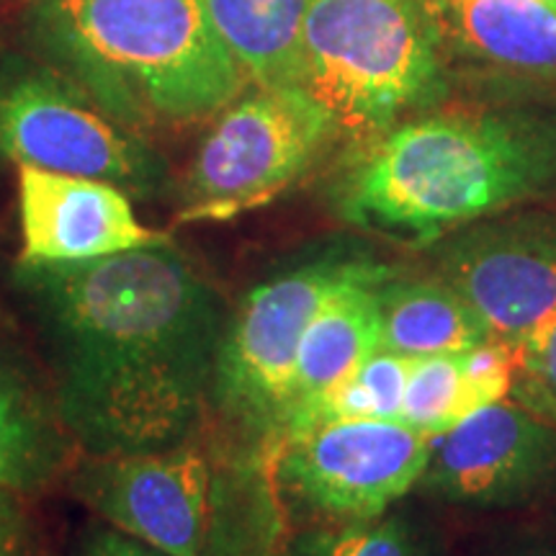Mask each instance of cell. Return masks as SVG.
I'll return each mask as SVG.
<instances>
[{
  "label": "cell",
  "instance_id": "6",
  "mask_svg": "<svg viewBox=\"0 0 556 556\" xmlns=\"http://www.w3.org/2000/svg\"><path fill=\"white\" fill-rule=\"evenodd\" d=\"M343 135L304 86L253 88L222 109L186 180L180 219H229L299 184Z\"/></svg>",
  "mask_w": 556,
  "mask_h": 556
},
{
  "label": "cell",
  "instance_id": "7",
  "mask_svg": "<svg viewBox=\"0 0 556 556\" xmlns=\"http://www.w3.org/2000/svg\"><path fill=\"white\" fill-rule=\"evenodd\" d=\"M422 250L430 274L518 353L556 317V199L471 222Z\"/></svg>",
  "mask_w": 556,
  "mask_h": 556
},
{
  "label": "cell",
  "instance_id": "15",
  "mask_svg": "<svg viewBox=\"0 0 556 556\" xmlns=\"http://www.w3.org/2000/svg\"><path fill=\"white\" fill-rule=\"evenodd\" d=\"M379 348L402 358L462 353L492 336L477 309L443 278L394 274L377 287Z\"/></svg>",
  "mask_w": 556,
  "mask_h": 556
},
{
  "label": "cell",
  "instance_id": "12",
  "mask_svg": "<svg viewBox=\"0 0 556 556\" xmlns=\"http://www.w3.org/2000/svg\"><path fill=\"white\" fill-rule=\"evenodd\" d=\"M21 263L62 266L157 245L168 235L144 227L119 186L18 165Z\"/></svg>",
  "mask_w": 556,
  "mask_h": 556
},
{
  "label": "cell",
  "instance_id": "3",
  "mask_svg": "<svg viewBox=\"0 0 556 556\" xmlns=\"http://www.w3.org/2000/svg\"><path fill=\"white\" fill-rule=\"evenodd\" d=\"M34 34L131 131L217 116L250 86L201 0H45Z\"/></svg>",
  "mask_w": 556,
  "mask_h": 556
},
{
  "label": "cell",
  "instance_id": "8",
  "mask_svg": "<svg viewBox=\"0 0 556 556\" xmlns=\"http://www.w3.org/2000/svg\"><path fill=\"white\" fill-rule=\"evenodd\" d=\"M78 492L114 531L163 556H235L225 484L201 446L96 458Z\"/></svg>",
  "mask_w": 556,
  "mask_h": 556
},
{
  "label": "cell",
  "instance_id": "25",
  "mask_svg": "<svg viewBox=\"0 0 556 556\" xmlns=\"http://www.w3.org/2000/svg\"><path fill=\"white\" fill-rule=\"evenodd\" d=\"M497 556H556V548H544V546L513 548V552H505V554H497Z\"/></svg>",
  "mask_w": 556,
  "mask_h": 556
},
{
  "label": "cell",
  "instance_id": "5",
  "mask_svg": "<svg viewBox=\"0 0 556 556\" xmlns=\"http://www.w3.org/2000/svg\"><path fill=\"white\" fill-rule=\"evenodd\" d=\"M394 270L366 250L330 248L250 289L219 340L212 379L219 413L250 433L276 438L299 345L319 307L351 283Z\"/></svg>",
  "mask_w": 556,
  "mask_h": 556
},
{
  "label": "cell",
  "instance_id": "11",
  "mask_svg": "<svg viewBox=\"0 0 556 556\" xmlns=\"http://www.w3.org/2000/svg\"><path fill=\"white\" fill-rule=\"evenodd\" d=\"M415 490L467 510H510L556 490V422L492 402L430 438Z\"/></svg>",
  "mask_w": 556,
  "mask_h": 556
},
{
  "label": "cell",
  "instance_id": "4",
  "mask_svg": "<svg viewBox=\"0 0 556 556\" xmlns=\"http://www.w3.org/2000/svg\"><path fill=\"white\" fill-rule=\"evenodd\" d=\"M302 86L361 139L438 106L446 45L426 0H309Z\"/></svg>",
  "mask_w": 556,
  "mask_h": 556
},
{
  "label": "cell",
  "instance_id": "13",
  "mask_svg": "<svg viewBox=\"0 0 556 556\" xmlns=\"http://www.w3.org/2000/svg\"><path fill=\"white\" fill-rule=\"evenodd\" d=\"M443 45L475 62L556 80V13L541 0H426Z\"/></svg>",
  "mask_w": 556,
  "mask_h": 556
},
{
  "label": "cell",
  "instance_id": "20",
  "mask_svg": "<svg viewBox=\"0 0 556 556\" xmlns=\"http://www.w3.org/2000/svg\"><path fill=\"white\" fill-rule=\"evenodd\" d=\"M469 413L471 405L456 353L413 361L397 417L402 426L433 438L446 433Z\"/></svg>",
  "mask_w": 556,
  "mask_h": 556
},
{
  "label": "cell",
  "instance_id": "1",
  "mask_svg": "<svg viewBox=\"0 0 556 556\" xmlns=\"http://www.w3.org/2000/svg\"><path fill=\"white\" fill-rule=\"evenodd\" d=\"M60 417L96 458L186 443L212 397L225 317L170 240L88 263L24 266Z\"/></svg>",
  "mask_w": 556,
  "mask_h": 556
},
{
  "label": "cell",
  "instance_id": "14",
  "mask_svg": "<svg viewBox=\"0 0 556 556\" xmlns=\"http://www.w3.org/2000/svg\"><path fill=\"white\" fill-rule=\"evenodd\" d=\"M389 276L351 283L319 307L299 345L281 428L296 409L315 402L379 351L377 287Z\"/></svg>",
  "mask_w": 556,
  "mask_h": 556
},
{
  "label": "cell",
  "instance_id": "18",
  "mask_svg": "<svg viewBox=\"0 0 556 556\" xmlns=\"http://www.w3.org/2000/svg\"><path fill=\"white\" fill-rule=\"evenodd\" d=\"M50 426L16 379L0 366V490L24 492L50 475Z\"/></svg>",
  "mask_w": 556,
  "mask_h": 556
},
{
  "label": "cell",
  "instance_id": "16",
  "mask_svg": "<svg viewBox=\"0 0 556 556\" xmlns=\"http://www.w3.org/2000/svg\"><path fill=\"white\" fill-rule=\"evenodd\" d=\"M253 88L302 86L309 0H201Z\"/></svg>",
  "mask_w": 556,
  "mask_h": 556
},
{
  "label": "cell",
  "instance_id": "23",
  "mask_svg": "<svg viewBox=\"0 0 556 556\" xmlns=\"http://www.w3.org/2000/svg\"><path fill=\"white\" fill-rule=\"evenodd\" d=\"M86 556H163L152 552L150 546L139 544L135 539H127L119 531H99L93 533L86 546Z\"/></svg>",
  "mask_w": 556,
  "mask_h": 556
},
{
  "label": "cell",
  "instance_id": "10",
  "mask_svg": "<svg viewBox=\"0 0 556 556\" xmlns=\"http://www.w3.org/2000/svg\"><path fill=\"white\" fill-rule=\"evenodd\" d=\"M430 438L400 420H340L281 443L278 477L328 523L371 520L420 482Z\"/></svg>",
  "mask_w": 556,
  "mask_h": 556
},
{
  "label": "cell",
  "instance_id": "22",
  "mask_svg": "<svg viewBox=\"0 0 556 556\" xmlns=\"http://www.w3.org/2000/svg\"><path fill=\"white\" fill-rule=\"evenodd\" d=\"M520 368L539 389L546 405L556 413V317L546 325L544 332L520 353Z\"/></svg>",
  "mask_w": 556,
  "mask_h": 556
},
{
  "label": "cell",
  "instance_id": "21",
  "mask_svg": "<svg viewBox=\"0 0 556 556\" xmlns=\"http://www.w3.org/2000/svg\"><path fill=\"white\" fill-rule=\"evenodd\" d=\"M456 356L471 413L510 394L513 384H516V371L520 368V353L516 345L490 336L482 343L456 353Z\"/></svg>",
  "mask_w": 556,
  "mask_h": 556
},
{
  "label": "cell",
  "instance_id": "9",
  "mask_svg": "<svg viewBox=\"0 0 556 556\" xmlns=\"http://www.w3.org/2000/svg\"><path fill=\"white\" fill-rule=\"evenodd\" d=\"M0 155L16 165L99 178L150 193L160 160L135 131L50 73L0 75Z\"/></svg>",
  "mask_w": 556,
  "mask_h": 556
},
{
  "label": "cell",
  "instance_id": "2",
  "mask_svg": "<svg viewBox=\"0 0 556 556\" xmlns=\"http://www.w3.org/2000/svg\"><path fill=\"white\" fill-rule=\"evenodd\" d=\"M364 142L340 184V212L405 245L556 199V103L433 106Z\"/></svg>",
  "mask_w": 556,
  "mask_h": 556
},
{
  "label": "cell",
  "instance_id": "26",
  "mask_svg": "<svg viewBox=\"0 0 556 556\" xmlns=\"http://www.w3.org/2000/svg\"><path fill=\"white\" fill-rule=\"evenodd\" d=\"M541 3H544V5H548V9H552V11L556 13V0H541Z\"/></svg>",
  "mask_w": 556,
  "mask_h": 556
},
{
  "label": "cell",
  "instance_id": "19",
  "mask_svg": "<svg viewBox=\"0 0 556 556\" xmlns=\"http://www.w3.org/2000/svg\"><path fill=\"white\" fill-rule=\"evenodd\" d=\"M287 556H435L426 528L407 513L371 520H340L299 533Z\"/></svg>",
  "mask_w": 556,
  "mask_h": 556
},
{
  "label": "cell",
  "instance_id": "24",
  "mask_svg": "<svg viewBox=\"0 0 556 556\" xmlns=\"http://www.w3.org/2000/svg\"><path fill=\"white\" fill-rule=\"evenodd\" d=\"M21 523L18 513L9 500V492L0 490V556H18Z\"/></svg>",
  "mask_w": 556,
  "mask_h": 556
},
{
  "label": "cell",
  "instance_id": "17",
  "mask_svg": "<svg viewBox=\"0 0 556 556\" xmlns=\"http://www.w3.org/2000/svg\"><path fill=\"white\" fill-rule=\"evenodd\" d=\"M409 368L413 358L394 356L379 348L356 371L319 394L315 402L296 409L281 428L278 441L283 443L312 428L340 420H397Z\"/></svg>",
  "mask_w": 556,
  "mask_h": 556
}]
</instances>
